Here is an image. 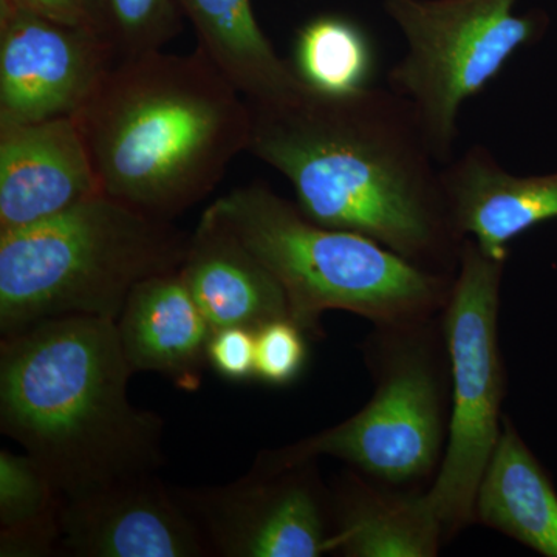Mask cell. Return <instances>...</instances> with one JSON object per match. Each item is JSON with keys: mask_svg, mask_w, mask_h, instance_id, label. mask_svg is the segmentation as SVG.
<instances>
[{"mask_svg": "<svg viewBox=\"0 0 557 557\" xmlns=\"http://www.w3.org/2000/svg\"><path fill=\"white\" fill-rule=\"evenodd\" d=\"M249 106L248 152L288 180L307 218L456 273L465 240L450 220L443 164L405 98L304 86L288 100Z\"/></svg>", "mask_w": 557, "mask_h": 557, "instance_id": "6da1fadb", "label": "cell"}, {"mask_svg": "<svg viewBox=\"0 0 557 557\" xmlns=\"http://www.w3.org/2000/svg\"><path fill=\"white\" fill-rule=\"evenodd\" d=\"M132 375L116 322H39L0 343V431L64 498L153 474L163 420L132 405Z\"/></svg>", "mask_w": 557, "mask_h": 557, "instance_id": "7a4b0ae2", "label": "cell"}, {"mask_svg": "<svg viewBox=\"0 0 557 557\" xmlns=\"http://www.w3.org/2000/svg\"><path fill=\"white\" fill-rule=\"evenodd\" d=\"M200 49L113 64L76 119L101 193L174 220L248 152L251 106Z\"/></svg>", "mask_w": 557, "mask_h": 557, "instance_id": "3957f363", "label": "cell"}, {"mask_svg": "<svg viewBox=\"0 0 557 557\" xmlns=\"http://www.w3.org/2000/svg\"><path fill=\"white\" fill-rule=\"evenodd\" d=\"M208 211L276 277L289 319L304 332H319L330 310L387 327L428 321L448 302L456 273L424 269L364 234L313 222L263 183L231 190Z\"/></svg>", "mask_w": 557, "mask_h": 557, "instance_id": "277c9868", "label": "cell"}, {"mask_svg": "<svg viewBox=\"0 0 557 557\" xmlns=\"http://www.w3.org/2000/svg\"><path fill=\"white\" fill-rule=\"evenodd\" d=\"M189 237L106 194L0 234L2 338L49 319L119 321L139 282L182 269Z\"/></svg>", "mask_w": 557, "mask_h": 557, "instance_id": "5b68a950", "label": "cell"}, {"mask_svg": "<svg viewBox=\"0 0 557 557\" xmlns=\"http://www.w3.org/2000/svg\"><path fill=\"white\" fill-rule=\"evenodd\" d=\"M519 0H383L406 53L387 73L388 89L409 102L432 152L454 159L458 119L523 47L548 27L542 11L520 14Z\"/></svg>", "mask_w": 557, "mask_h": 557, "instance_id": "8992f818", "label": "cell"}, {"mask_svg": "<svg viewBox=\"0 0 557 557\" xmlns=\"http://www.w3.org/2000/svg\"><path fill=\"white\" fill-rule=\"evenodd\" d=\"M429 324L431 319L380 327L372 343L376 388L368 405L338 426L260 453L255 463L284 468L336 457L388 485L431 474L445 453L449 405L446 362Z\"/></svg>", "mask_w": 557, "mask_h": 557, "instance_id": "52a82bcc", "label": "cell"}, {"mask_svg": "<svg viewBox=\"0 0 557 557\" xmlns=\"http://www.w3.org/2000/svg\"><path fill=\"white\" fill-rule=\"evenodd\" d=\"M505 263L465 239L443 309L453 401L437 479L423 496L445 537L475 522L480 480L504 426L505 373L497 322Z\"/></svg>", "mask_w": 557, "mask_h": 557, "instance_id": "ba28073f", "label": "cell"}, {"mask_svg": "<svg viewBox=\"0 0 557 557\" xmlns=\"http://www.w3.org/2000/svg\"><path fill=\"white\" fill-rule=\"evenodd\" d=\"M211 556L319 557L330 553L332 500L313 461L284 468L252 465L228 485L174 487Z\"/></svg>", "mask_w": 557, "mask_h": 557, "instance_id": "9c48e42d", "label": "cell"}, {"mask_svg": "<svg viewBox=\"0 0 557 557\" xmlns=\"http://www.w3.org/2000/svg\"><path fill=\"white\" fill-rule=\"evenodd\" d=\"M116 61L98 33L0 0V126L78 115Z\"/></svg>", "mask_w": 557, "mask_h": 557, "instance_id": "30bf717a", "label": "cell"}, {"mask_svg": "<svg viewBox=\"0 0 557 557\" xmlns=\"http://www.w3.org/2000/svg\"><path fill=\"white\" fill-rule=\"evenodd\" d=\"M61 555L203 557L211 552L199 527L153 472L62 497Z\"/></svg>", "mask_w": 557, "mask_h": 557, "instance_id": "8fae6325", "label": "cell"}, {"mask_svg": "<svg viewBox=\"0 0 557 557\" xmlns=\"http://www.w3.org/2000/svg\"><path fill=\"white\" fill-rule=\"evenodd\" d=\"M100 194L76 116L0 126V234L54 218Z\"/></svg>", "mask_w": 557, "mask_h": 557, "instance_id": "7c38bea8", "label": "cell"}, {"mask_svg": "<svg viewBox=\"0 0 557 557\" xmlns=\"http://www.w3.org/2000/svg\"><path fill=\"white\" fill-rule=\"evenodd\" d=\"M443 185L458 237L500 262H507L512 240L557 219V171L512 174L482 145L443 166Z\"/></svg>", "mask_w": 557, "mask_h": 557, "instance_id": "4fadbf2b", "label": "cell"}, {"mask_svg": "<svg viewBox=\"0 0 557 557\" xmlns=\"http://www.w3.org/2000/svg\"><path fill=\"white\" fill-rule=\"evenodd\" d=\"M116 329L134 373H160L182 391L200 387L214 330L182 271L139 282L121 311Z\"/></svg>", "mask_w": 557, "mask_h": 557, "instance_id": "5bb4252c", "label": "cell"}, {"mask_svg": "<svg viewBox=\"0 0 557 557\" xmlns=\"http://www.w3.org/2000/svg\"><path fill=\"white\" fill-rule=\"evenodd\" d=\"M180 271L212 330H258L289 318L287 296L276 277L208 209L190 234Z\"/></svg>", "mask_w": 557, "mask_h": 557, "instance_id": "9a60e30c", "label": "cell"}, {"mask_svg": "<svg viewBox=\"0 0 557 557\" xmlns=\"http://www.w3.org/2000/svg\"><path fill=\"white\" fill-rule=\"evenodd\" d=\"M199 46L249 104L295 97L306 84L282 60L256 20L251 0H175Z\"/></svg>", "mask_w": 557, "mask_h": 557, "instance_id": "2e32d148", "label": "cell"}, {"mask_svg": "<svg viewBox=\"0 0 557 557\" xmlns=\"http://www.w3.org/2000/svg\"><path fill=\"white\" fill-rule=\"evenodd\" d=\"M330 553L346 557H434L445 539L423 494L379 491L350 475L332 498Z\"/></svg>", "mask_w": 557, "mask_h": 557, "instance_id": "e0dca14e", "label": "cell"}, {"mask_svg": "<svg viewBox=\"0 0 557 557\" xmlns=\"http://www.w3.org/2000/svg\"><path fill=\"white\" fill-rule=\"evenodd\" d=\"M475 522L557 557V494L508 418L475 496Z\"/></svg>", "mask_w": 557, "mask_h": 557, "instance_id": "ac0fdd59", "label": "cell"}, {"mask_svg": "<svg viewBox=\"0 0 557 557\" xmlns=\"http://www.w3.org/2000/svg\"><path fill=\"white\" fill-rule=\"evenodd\" d=\"M62 496L27 453L0 450V556L61 555Z\"/></svg>", "mask_w": 557, "mask_h": 557, "instance_id": "d6986e66", "label": "cell"}, {"mask_svg": "<svg viewBox=\"0 0 557 557\" xmlns=\"http://www.w3.org/2000/svg\"><path fill=\"white\" fill-rule=\"evenodd\" d=\"M293 69L310 89L348 94L370 87L375 49L357 22L322 14L300 27L293 46Z\"/></svg>", "mask_w": 557, "mask_h": 557, "instance_id": "ffe728a7", "label": "cell"}, {"mask_svg": "<svg viewBox=\"0 0 557 557\" xmlns=\"http://www.w3.org/2000/svg\"><path fill=\"white\" fill-rule=\"evenodd\" d=\"M106 38L119 60L163 50L183 30L175 0H100Z\"/></svg>", "mask_w": 557, "mask_h": 557, "instance_id": "44dd1931", "label": "cell"}, {"mask_svg": "<svg viewBox=\"0 0 557 557\" xmlns=\"http://www.w3.org/2000/svg\"><path fill=\"white\" fill-rule=\"evenodd\" d=\"M304 330L289 318L274 319L255 330L256 380L270 386H288L306 368Z\"/></svg>", "mask_w": 557, "mask_h": 557, "instance_id": "7402d4cb", "label": "cell"}, {"mask_svg": "<svg viewBox=\"0 0 557 557\" xmlns=\"http://www.w3.org/2000/svg\"><path fill=\"white\" fill-rule=\"evenodd\" d=\"M208 364L222 379L233 383L256 380L255 330L245 327L214 330L209 339Z\"/></svg>", "mask_w": 557, "mask_h": 557, "instance_id": "603a6c76", "label": "cell"}, {"mask_svg": "<svg viewBox=\"0 0 557 557\" xmlns=\"http://www.w3.org/2000/svg\"><path fill=\"white\" fill-rule=\"evenodd\" d=\"M5 2L50 20L87 28L106 38L100 0H5Z\"/></svg>", "mask_w": 557, "mask_h": 557, "instance_id": "cb8c5ba5", "label": "cell"}]
</instances>
